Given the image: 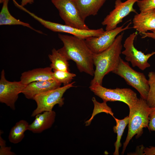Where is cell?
Wrapping results in <instances>:
<instances>
[{"mask_svg": "<svg viewBox=\"0 0 155 155\" xmlns=\"http://www.w3.org/2000/svg\"><path fill=\"white\" fill-rule=\"evenodd\" d=\"M112 72L123 78L128 85L137 91L141 98L146 100L150 87L148 80L143 73L134 70L121 58Z\"/></svg>", "mask_w": 155, "mask_h": 155, "instance_id": "277c9868", "label": "cell"}, {"mask_svg": "<svg viewBox=\"0 0 155 155\" xmlns=\"http://www.w3.org/2000/svg\"><path fill=\"white\" fill-rule=\"evenodd\" d=\"M124 33L121 32L116 37L112 44L107 49L98 54H94L93 61L95 69L90 85H102L104 76L116 68L121 58Z\"/></svg>", "mask_w": 155, "mask_h": 155, "instance_id": "7a4b0ae2", "label": "cell"}, {"mask_svg": "<svg viewBox=\"0 0 155 155\" xmlns=\"http://www.w3.org/2000/svg\"><path fill=\"white\" fill-rule=\"evenodd\" d=\"M29 124L26 120H21L17 122L11 129L8 136L9 141L13 144L20 142L24 137V133L28 130Z\"/></svg>", "mask_w": 155, "mask_h": 155, "instance_id": "ffe728a7", "label": "cell"}, {"mask_svg": "<svg viewBox=\"0 0 155 155\" xmlns=\"http://www.w3.org/2000/svg\"><path fill=\"white\" fill-rule=\"evenodd\" d=\"M48 57L51 62L50 67L53 70L70 71L68 60L58 50L53 48Z\"/></svg>", "mask_w": 155, "mask_h": 155, "instance_id": "d6986e66", "label": "cell"}, {"mask_svg": "<svg viewBox=\"0 0 155 155\" xmlns=\"http://www.w3.org/2000/svg\"><path fill=\"white\" fill-rule=\"evenodd\" d=\"M130 22L124 27V24L115 29L105 30L98 36H92L85 40V42L94 54L99 53L108 48L113 43L119 34L130 28Z\"/></svg>", "mask_w": 155, "mask_h": 155, "instance_id": "8fae6325", "label": "cell"}, {"mask_svg": "<svg viewBox=\"0 0 155 155\" xmlns=\"http://www.w3.org/2000/svg\"><path fill=\"white\" fill-rule=\"evenodd\" d=\"M61 84L54 79L34 82L27 85L22 93L29 99H33L36 95L60 87Z\"/></svg>", "mask_w": 155, "mask_h": 155, "instance_id": "4fadbf2b", "label": "cell"}, {"mask_svg": "<svg viewBox=\"0 0 155 155\" xmlns=\"http://www.w3.org/2000/svg\"><path fill=\"white\" fill-rule=\"evenodd\" d=\"M136 3L140 12L155 9V0H138Z\"/></svg>", "mask_w": 155, "mask_h": 155, "instance_id": "d4e9b609", "label": "cell"}, {"mask_svg": "<svg viewBox=\"0 0 155 155\" xmlns=\"http://www.w3.org/2000/svg\"><path fill=\"white\" fill-rule=\"evenodd\" d=\"M142 155H155V146L144 147L142 149Z\"/></svg>", "mask_w": 155, "mask_h": 155, "instance_id": "83f0119b", "label": "cell"}, {"mask_svg": "<svg viewBox=\"0 0 155 155\" xmlns=\"http://www.w3.org/2000/svg\"><path fill=\"white\" fill-rule=\"evenodd\" d=\"M116 122V125L113 127L114 133L117 134V140L114 143L115 150L113 153L114 155H119V149L121 144V140L124 130L128 124L129 122L128 116L125 117L122 119H119L113 117Z\"/></svg>", "mask_w": 155, "mask_h": 155, "instance_id": "44dd1931", "label": "cell"}, {"mask_svg": "<svg viewBox=\"0 0 155 155\" xmlns=\"http://www.w3.org/2000/svg\"><path fill=\"white\" fill-rule=\"evenodd\" d=\"M148 76L150 89L146 101L149 107H155V72H150Z\"/></svg>", "mask_w": 155, "mask_h": 155, "instance_id": "603a6c76", "label": "cell"}, {"mask_svg": "<svg viewBox=\"0 0 155 155\" xmlns=\"http://www.w3.org/2000/svg\"><path fill=\"white\" fill-rule=\"evenodd\" d=\"M128 131L126 140L123 143L122 154H123L129 142L136 135L137 138L142 134L143 128H149V116L151 107L146 100L141 98L131 107L129 108Z\"/></svg>", "mask_w": 155, "mask_h": 155, "instance_id": "3957f363", "label": "cell"}, {"mask_svg": "<svg viewBox=\"0 0 155 155\" xmlns=\"http://www.w3.org/2000/svg\"><path fill=\"white\" fill-rule=\"evenodd\" d=\"M55 116L56 113L53 110L37 115L34 121L29 124L28 130L35 133H42L52 127L55 122Z\"/></svg>", "mask_w": 155, "mask_h": 155, "instance_id": "9a60e30c", "label": "cell"}, {"mask_svg": "<svg viewBox=\"0 0 155 155\" xmlns=\"http://www.w3.org/2000/svg\"><path fill=\"white\" fill-rule=\"evenodd\" d=\"M59 38L63 44V46L57 50L68 61L76 63L80 72L93 76L94 70L93 54L86 45L85 40L73 35L59 33Z\"/></svg>", "mask_w": 155, "mask_h": 155, "instance_id": "6da1fadb", "label": "cell"}, {"mask_svg": "<svg viewBox=\"0 0 155 155\" xmlns=\"http://www.w3.org/2000/svg\"><path fill=\"white\" fill-rule=\"evenodd\" d=\"M148 125L150 131H155V107H151Z\"/></svg>", "mask_w": 155, "mask_h": 155, "instance_id": "4316f807", "label": "cell"}, {"mask_svg": "<svg viewBox=\"0 0 155 155\" xmlns=\"http://www.w3.org/2000/svg\"><path fill=\"white\" fill-rule=\"evenodd\" d=\"M26 85L21 81L10 82L5 76L4 70L1 72L0 79V102L5 104L13 110H15V104L19 94L22 92Z\"/></svg>", "mask_w": 155, "mask_h": 155, "instance_id": "7c38bea8", "label": "cell"}, {"mask_svg": "<svg viewBox=\"0 0 155 155\" xmlns=\"http://www.w3.org/2000/svg\"><path fill=\"white\" fill-rule=\"evenodd\" d=\"M133 23V28L142 34L155 30V9L135 14Z\"/></svg>", "mask_w": 155, "mask_h": 155, "instance_id": "5bb4252c", "label": "cell"}, {"mask_svg": "<svg viewBox=\"0 0 155 155\" xmlns=\"http://www.w3.org/2000/svg\"><path fill=\"white\" fill-rule=\"evenodd\" d=\"M31 16L44 27L53 32L69 34L84 40L92 36H98L105 31L102 28L83 29L52 22L44 20L34 13H32Z\"/></svg>", "mask_w": 155, "mask_h": 155, "instance_id": "ba28073f", "label": "cell"}, {"mask_svg": "<svg viewBox=\"0 0 155 155\" xmlns=\"http://www.w3.org/2000/svg\"><path fill=\"white\" fill-rule=\"evenodd\" d=\"M92 100L94 104V108L91 117L85 122L86 125H89L94 116L99 113L104 112L110 114L113 117L114 116L111 109L107 105L106 102L103 101L102 103H100L98 102L94 97L92 98Z\"/></svg>", "mask_w": 155, "mask_h": 155, "instance_id": "7402d4cb", "label": "cell"}, {"mask_svg": "<svg viewBox=\"0 0 155 155\" xmlns=\"http://www.w3.org/2000/svg\"><path fill=\"white\" fill-rule=\"evenodd\" d=\"M6 142L0 136V155H14L15 154L11 151V147L6 146Z\"/></svg>", "mask_w": 155, "mask_h": 155, "instance_id": "484cf974", "label": "cell"}, {"mask_svg": "<svg viewBox=\"0 0 155 155\" xmlns=\"http://www.w3.org/2000/svg\"><path fill=\"white\" fill-rule=\"evenodd\" d=\"M75 82H73L63 87L50 90L36 95L33 100L37 104L36 108L33 111L31 117L46 111H52L54 106L58 104L61 107L64 104L63 96L69 89L73 87Z\"/></svg>", "mask_w": 155, "mask_h": 155, "instance_id": "5b68a950", "label": "cell"}, {"mask_svg": "<svg viewBox=\"0 0 155 155\" xmlns=\"http://www.w3.org/2000/svg\"><path fill=\"white\" fill-rule=\"evenodd\" d=\"M51 0L65 25L81 29H90L73 0Z\"/></svg>", "mask_w": 155, "mask_h": 155, "instance_id": "52a82bcc", "label": "cell"}, {"mask_svg": "<svg viewBox=\"0 0 155 155\" xmlns=\"http://www.w3.org/2000/svg\"><path fill=\"white\" fill-rule=\"evenodd\" d=\"M89 88L103 101L122 102L127 104L129 108L133 106L138 99L136 93L130 88L109 89L98 84L90 85Z\"/></svg>", "mask_w": 155, "mask_h": 155, "instance_id": "8992f818", "label": "cell"}, {"mask_svg": "<svg viewBox=\"0 0 155 155\" xmlns=\"http://www.w3.org/2000/svg\"><path fill=\"white\" fill-rule=\"evenodd\" d=\"M53 76V79L56 81L65 85L69 84L76 75L69 71L54 70Z\"/></svg>", "mask_w": 155, "mask_h": 155, "instance_id": "cb8c5ba5", "label": "cell"}, {"mask_svg": "<svg viewBox=\"0 0 155 155\" xmlns=\"http://www.w3.org/2000/svg\"><path fill=\"white\" fill-rule=\"evenodd\" d=\"M82 18L96 15L106 0H73Z\"/></svg>", "mask_w": 155, "mask_h": 155, "instance_id": "e0dca14e", "label": "cell"}, {"mask_svg": "<svg viewBox=\"0 0 155 155\" xmlns=\"http://www.w3.org/2000/svg\"><path fill=\"white\" fill-rule=\"evenodd\" d=\"M142 38H152L155 41V30L152 31L151 32H146L143 34Z\"/></svg>", "mask_w": 155, "mask_h": 155, "instance_id": "f1b7e54d", "label": "cell"}, {"mask_svg": "<svg viewBox=\"0 0 155 155\" xmlns=\"http://www.w3.org/2000/svg\"><path fill=\"white\" fill-rule=\"evenodd\" d=\"M138 0H127L122 2L121 0H116L114 9L104 18L102 22L105 26V30L115 29L118 25L122 22L123 19L131 12L137 13L133 7Z\"/></svg>", "mask_w": 155, "mask_h": 155, "instance_id": "30bf717a", "label": "cell"}, {"mask_svg": "<svg viewBox=\"0 0 155 155\" xmlns=\"http://www.w3.org/2000/svg\"><path fill=\"white\" fill-rule=\"evenodd\" d=\"M9 0H3V6L0 12V25H20L27 27L40 34L43 32L32 27L28 23L24 22L13 17L10 13L8 8Z\"/></svg>", "mask_w": 155, "mask_h": 155, "instance_id": "ac0fdd59", "label": "cell"}, {"mask_svg": "<svg viewBox=\"0 0 155 155\" xmlns=\"http://www.w3.org/2000/svg\"><path fill=\"white\" fill-rule=\"evenodd\" d=\"M137 34V32H135L126 38L123 44L125 50L122 52V53L125 55V60L130 62L133 67H137L143 71L150 67L148 60L155 54V51L145 54L137 49L134 46V42Z\"/></svg>", "mask_w": 155, "mask_h": 155, "instance_id": "9c48e42d", "label": "cell"}, {"mask_svg": "<svg viewBox=\"0 0 155 155\" xmlns=\"http://www.w3.org/2000/svg\"><path fill=\"white\" fill-rule=\"evenodd\" d=\"M53 73L50 67L34 69L22 73L20 81L26 85L34 82L49 80L54 79Z\"/></svg>", "mask_w": 155, "mask_h": 155, "instance_id": "2e32d148", "label": "cell"}, {"mask_svg": "<svg viewBox=\"0 0 155 155\" xmlns=\"http://www.w3.org/2000/svg\"><path fill=\"white\" fill-rule=\"evenodd\" d=\"M34 2V0H22L21 5L24 7L28 4H32Z\"/></svg>", "mask_w": 155, "mask_h": 155, "instance_id": "f546056e", "label": "cell"}]
</instances>
